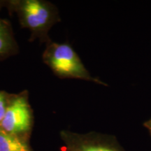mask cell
Returning a JSON list of instances; mask_svg holds the SVG:
<instances>
[{
  "label": "cell",
  "mask_w": 151,
  "mask_h": 151,
  "mask_svg": "<svg viewBox=\"0 0 151 151\" xmlns=\"http://www.w3.org/2000/svg\"><path fill=\"white\" fill-rule=\"evenodd\" d=\"M148 127L150 128V129L151 130V120L150 122H149V123H148Z\"/></svg>",
  "instance_id": "cell-8"
},
{
  "label": "cell",
  "mask_w": 151,
  "mask_h": 151,
  "mask_svg": "<svg viewBox=\"0 0 151 151\" xmlns=\"http://www.w3.org/2000/svg\"><path fill=\"white\" fill-rule=\"evenodd\" d=\"M0 4L16 15L21 27L31 32V40L50 41L48 32L60 20L52 4L44 0H9L0 1Z\"/></svg>",
  "instance_id": "cell-1"
},
{
  "label": "cell",
  "mask_w": 151,
  "mask_h": 151,
  "mask_svg": "<svg viewBox=\"0 0 151 151\" xmlns=\"http://www.w3.org/2000/svg\"><path fill=\"white\" fill-rule=\"evenodd\" d=\"M0 151H32L26 139L0 129Z\"/></svg>",
  "instance_id": "cell-6"
},
{
  "label": "cell",
  "mask_w": 151,
  "mask_h": 151,
  "mask_svg": "<svg viewBox=\"0 0 151 151\" xmlns=\"http://www.w3.org/2000/svg\"><path fill=\"white\" fill-rule=\"evenodd\" d=\"M18 52V46L11 23L0 18V60L6 59Z\"/></svg>",
  "instance_id": "cell-5"
},
{
  "label": "cell",
  "mask_w": 151,
  "mask_h": 151,
  "mask_svg": "<svg viewBox=\"0 0 151 151\" xmlns=\"http://www.w3.org/2000/svg\"><path fill=\"white\" fill-rule=\"evenodd\" d=\"M43 62L62 78H76L103 83L93 78L72 47L68 43L49 41L43 54Z\"/></svg>",
  "instance_id": "cell-2"
},
{
  "label": "cell",
  "mask_w": 151,
  "mask_h": 151,
  "mask_svg": "<svg viewBox=\"0 0 151 151\" xmlns=\"http://www.w3.org/2000/svg\"><path fill=\"white\" fill-rule=\"evenodd\" d=\"M69 151H122L116 144L95 135L62 134Z\"/></svg>",
  "instance_id": "cell-4"
},
{
  "label": "cell",
  "mask_w": 151,
  "mask_h": 151,
  "mask_svg": "<svg viewBox=\"0 0 151 151\" xmlns=\"http://www.w3.org/2000/svg\"><path fill=\"white\" fill-rule=\"evenodd\" d=\"M33 123L32 109L28 99V92L12 94L0 129L22 139L31 131Z\"/></svg>",
  "instance_id": "cell-3"
},
{
  "label": "cell",
  "mask_w": 151,
  "mask_h": 151,
  "mask_svg": "<svg viewBox=\"0 0 151 151\" xmlns=\"http://www.w3.org/2000/svg\"><path fill=\"white\" fill-rule=\"evenodd\" d=\"M12 94H9L7 92L0 90V123L2 121L5 116L6 111L8 108Z\"/></svg>",
  "instance_id": "cell-7"
}]
</instances>
